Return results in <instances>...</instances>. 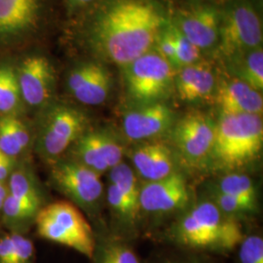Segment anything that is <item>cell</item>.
Returning <instances> with one entry per match:
<instances>
[{"mask_svg": "<svg viewBox=\"0 0 263 263\" xmlns=\"http://www.w3.org/2000/svg\"><path fill=\"white\" fill-rule=\"evenodd\" d=\"M169 23L157 0H104L88 38L98 56L123 67L152 50Z\"/></svg>", "mask_w": 263, "mask_h": 263, "instance_id": "obj_1", "label": "cell"}, {"mask_svg": "<svg viewBox=\"0 0 263 263\" xmlns=\"http://www.w3.org/2000/svg\"><path fill=\"white\" fill-rule=\"evenodd\" d=\"M244 236L240 221L224 215L212 200L190 208L170 233L171 240L179 247L216 254L234 251Z\"/></svg>", "mask_w": 263, "mask_h": 263, "instance_id": "obj_2", "label": "cell"}, {"mask_svg": "<svg viewBox=\"0 0 263 263\" xmlns=\"http://www.w3.org/2000/svg\"><path fill=\"white\" fill-rule=\"evenodd\" d=\"M262 147L261 115L220 114L210 165L228 172L244 169L260 157Z\"/></svg>", "mask_w": 263, "mask_h": 263, "instance_id": "obj_3", "label": "cell"}, {"mask_svg": "<svg viewBox=\"0 0 263 263\" xmlns=\"http://www.w3.org/2000/svg\"><path fill=\"white\" fill-rule=\"evenodd\" d=\"M35 223L41 238L72 249L92 259L97 238L92 226L72 203L56 201L41 208L35 216Z\"/></svg>", "mask_w": 263, "mask_h": 263, "instance_id": "obj_4", "label": "cell"}, {"mask_svg": "<svg viewBox=\"0 0 263 263\" xmlns=\"http://www.w3.org/2000/svg\"><path fill=\"white\" fill-rule=\"evenodd\" d=\"M176 71L154 49L123 66L125 93L132 105L165 102L175 91Z\"/></svg>", "mask_w": 263, "mask_h": 263, "instance_id": "obj_5", "label": "cell"}, {"mask_svg": "<svg viewBox=\"0 0 263 263\" xmlns=\"http://www.w3.org/2000/svg\"><path fill=\"white\" fill-rule=\"evenodd\" d=\"M168 136L179 165L196 170L210 165L216 121L207 113L200 110L185 113L176 120Z\"/></svg>", "mask_w": 263, "mask_h": 263, "instance_id": "obj_6", "label": "cell"}, {"mask_svg": "<svg viewBox=\"0 0 263 263\" xmlns=\"http://www.w3.org/2000/svg\"><path fill=\"white\" fill-rule=\"evenodd\" d=\"M262 25L251 0H230L221 11L219 51L226 60L262 46Z\"/></svg>", "mask_w": 263, "mask_h": 263, "instance_id": "obj_7", "label": "cell"}, {"mask_svg": "<svg viewBox=\"0 0 263 263\" xmlns=\"http://www.w3.org/2000/svg\"><path fill=\"white\" fill-rule=\"evenodd\" d=\"M88 129L89 118L84 112L70 105H55L41 124L36 140L37 151L54 164Z\"/></svg>", "mask_w": 263, "mask_h": 263, "instance_id": "obj_8", "label": "cell"}, {"mask_svg": "<svg viewBox=\"0 0 263 263\" xmlns=\"http://www.w3.org/2000/svg\"><path fill=\"white\" fill-rule=\"evenodd\" d=\"M102 175L76 160H58L51 170V179L56 187L81 207L93 208L104 192Z\"/></svg>", "mask_w": 263, "mask_h": 263, "instance_id": "obj_9", "label": "cell"}, {"mask_svg": "<svg viewBox=\"0 0 263 263\" xmlns=\"http://www.w3.org/2000/svg\"><path fill=\"white\" fill-rule=\"evenodd\" d=\"M72 158L100 175L123 162L124 141L109 129H88L70 147Z\"/></svg>", "mask_w": 263, "mask_h": 263, "instance_id": "obj_10", "label": "cell"}, {"mask_svg": "<svg viewBox=\"0 0 263 263\" xmlns=\"http://www.w3.org/2000/svg\"><path fill=\"white\" fill-rule=\"evenodd\" d=\"M177 119L175 110L165 102L133 106L123 115V137L137 143L160 140L169 134Z\"/></svg>", "mask_w": 263, "mask_h": 263, "instance_id": "obj_11", "label": "cell"}, {"mask_svg": "<svg viewBox=\"0 0 263 263\" xmlns=\"http://www.w3.org/2000/svg\"><path fill=\"white\" fill-rule=\"evenodd\" d=\"M221 11L212 4H192L179 9L171 23L201 51L218 46Z\"/></svg>", "mask_w": 263, "mask_h": 263, "instance_id": "obj_12", "label": "cell"}, {"mask_svg": "<svg viewBox=\"0 0 263 263\" xmlns=\"http://www.w3.org/2000/svg\"><path fill=\"white\" fill-rule=\"evenodd\" d=\"M191 198L184 175L179 171L168 178L141 184L140 212L165 215L187 207Z\"/></svg>", "mask_w": 263, "mask_h": 263, "instance_id": "obj_13", "label": "cell"}, {"mask_svg": "<svg viewBox=\"0 0 263 263\" xmlns=\"http://www.w3.org/2000/svg\"><path fill=\"white\" fill-rule=\"evenodd\" d=\"M133 170L145 182L168 178L179 172V160L169 142L153 140L136 144L131 152Z\"/></svg>", "mask_w": 263, "mask_h": 263, "instance_id": "obj_14", "label": "cell"}, {"mask_svg": "<svg viewBox=\"0 0 263 263\" xmlns=\"http://www.w3.org/2000/svg\"><path fill=\"white\" fill-rule=\"evenodd\" d=\"M113 85L111 72L102 64L86 63L67 77V88L76 100L86 105H100L109 97Z\"/></svg>", "mask_w": 263, "mask_h": 263, "instance_id": "obj_15", "label": "cell"}, {"mask_svg": "<svg viewBox=\"0 0 263 263\" xmlns=\"http://www.w3.org/2000/svg\"><path fill=\"white\" fill-rule=\"evenodd\" d=\"M17 79L21 97L28 105L42 106L51 99L55 85V71L47 58H27L20 66Z\"/></svg>", "mask_w": 263, "mask_h": 263, "instance_id": "obj_16", "label": "cell"}, {"mask_svg": "<svg viewBox=\"0 0 263 263\" xmlns=\"http://www.w3.org/2000/svg\"><path fill=\"white\" fill-rule=\"evenodd\" d=\"M175 92L187 104H199L214 100L217 79L213 66L205 61L177 69Z\"/></svg>", "mask_w": 263, "mask_h": 263, "instance_id": "obj_17", "label": "cell"}, {"mask_svg": "<svg viewBox=\"0 0 263 263\" xmlns=\"http://www.w3.org/2000/svg\"><path fill=\"white\" fill-rule=\"evenodd\" d=\"M220 114H255L263 111L262 95L240 79L226 78L217 81L214 97Z\"/></svg>", "mask_w": 263, "mask_h": 263, "instance_id": "obj_18", "label": "cell"}, {"mask_svg": "<svg viewBox=\"0 0 263 263\" xmlns=\"http://www.w3.org/2000/svg\"><path fill=\"white\" fill-rule=\"evenodd\" d=\"M40 10L41 0H0V40L35 28Z\"/></svg>", "mask_w": 263, "mask_h": 263, "instance_id": "obj_19", "label": "cell"}, {"mask_svg": "<svg viewBox=\"0 0 263 263\" xmlns=\"http://www.w3.org/2000/svg\"><path fill=\"white\" fill-rule=\"evenodd\" d=\"M236 78L261 93L263 89L262 46L254 48L227 60Z\"/></svg>", "mask_w": 263, "mask_h": 263, "instance_id": "obj_20", "label": "cell"}, {"mask_svg": "<svg viewBox=\"0 0 263 263\" xmlns=\"http://www.w3.org/2000/svg\"><path fill=\"white\" fill-rule=\"evenodd\" d=\"M108 179L125 200L132 213L138 216L140 213L139 198L141 184L131 166L121 162L108 172Z\"/></svg>", "mask_w": 263, "mask_h": 263, "instance_id": "obj_21", "label": "cell"}, {"mask_svg": "<svg viewBox=\"0 0 263 263\" xmlns=\"http://www.w3.org/2000/svg\"><path fill=\"white\" fill-rule=\"evenodd\" d=\"M94 263H141L131 245L119 237H106L97 240Z\"/></svg>", "mask_w": 263, "mask_h": 263, "instance_id": "obj_22", "label": "cell"}, {"mask_svg": "<svg viewBox=\"0 0 263 263\" xmlns=\"http://www.w3.org/2000/svg\"><path fill=\"white\" fill-rule=\"evenodd\" d=\"M216 191L236 198L256 210L257 192L253 179L244 174L230 173L219 179Z\"/></svg>", "mask_w": 263, "mask_h": 263, "instance_id": "obj_23", "label": "cell"}, {"mask_svg": "<svg viewBox=\"0 0 263 263\" xmlns=\"http://www.w3.org/2000/svg\"><path fill=\"white\" fill-rule=\"evenodd\" d=\"M8 194L17 200L41 209V199L34 181L24 169L14 170L9 177Z\"/></svg>", "mask_w": 263, "mask_h": 263, "instance_id": "obj_24", "label": "cell"}, {"mask_svg": "<svg viewBox=\"0 0 263 263\" xmlns=\"http://www.w3.org/2000/svg\"><path fill=\"white\" fill-rule=\"evenodd\" d=\"M171 28L176 50L175 68L179 69L180 67L189 66L201 61L202 51L191 43L187 38L184 37L172 24Z\"/></svg>", "mask_w": 263, "mask_h": 263, "instance_id": "obj_25", "label": "cell"}, {"mask_svg": "<svg viewBox=\"0 0 263 263\" xmlns=\"http://www.w3.org/2000/svg\"><path fill=\"white\" fill-rule=\"evenodd\" d=\"M39 210L28 203L17 200L10 194H7L1 209L4 218L9 223H23L31 217H35Z\"/></svg>", "mask_w": 263, "mask_h": 263, "instance_id": "obj_26", "label": "cell"}, {"mask_svg": "<svg viewBox=\"0 0 263 263\" xmlns=\"http://www.w3.org/2000/svg\"><path fill=\"white\" fill-rule=\"evenodd\" d=\"M224 215L230 216L232 218L238 219L240 217H243L247 215H250L254 213V209L250 207L249 205L245 204L244 202L231 197L229 195H226L223 193H220L215 190L213 194V200H212Z\"/></svg>", "mask_w": 263, "mask_h": 263, "instance_id": "obj_27", "label": "cell"}, {"mask_svg": "<svg viewBox=\"0 0 263 263\" xmlns=\"http://www.w3.org/2000/svg\"><path fill=\"white\" fill-rule=\"evenodd\" d=\"M238 247L239 263H263V239L261 236H244Z\"/></svg>", "mask_w": 263, "mask_h": 263, "instance_id": "obj_28", "label": "cell"}, {"mask_svg": "<svg viewBox=\"0 0 263 263\" xmlns=\"http://www.w3.org/2000/svg\"><path fill=\"white\" fill-rule=\"evenodd\" d=\"M21 98L17 73L14 71L0 92V114H11L18 106Z\"/></svg>", "mask_w": 263, "mask_h": 263, "instance_id": "obj_29", "label": "cell"}, {"mask_svg": "<svg viewBox=\"0 0 263 263\" xmlns=\"http://www.w3.org/2000/svg\"><path fill=\"white\" fill-rule=\"evenodd\" d=\"M0 151L12 158H15L23 152L11 131L7 115L0 117Z\"/></svg>", "mask_w": 263, "mask_h": 263, "instance_id": "obj_30", "label": "cell"}, {"mask_svg": "<svg viewBox=\"0 0 263 263\" xmlns=\"http://www.w3.org/2000/svg\"><path fill=\"white\" fill-rule=\"evenodd\" d=\"M153 49L175 68L176 50H175V42H174L173 32H172L170 23L168 26L161 31L159 36L156 39Z\"/></svg>", "mask_w": 263, "mask_h": 263, "instance_id": "obj_31", "label": "cell"}, {"mask_svg": "<svg viewBox=\"0 0 263 263\" xmlns=\"http://www.w3.org/2000/svg\"><path fill=\"white\" fill-rule=\"evenodd\" d=\"M12 235L14 240V254L11 263H30L34 254L32 242L18 233H13Z\"/></svg>", "mask_w": 263, "mask_h": 263, "instance_id": "obj_32", "label": "cell"}, {"mask_svg": "<svg viewBox=\"0 0 263 263\" xmlns=\"http://www.w3.org/2000/svg\"><path fill=\"white\" fill-rule=\"evenodd\" d=\"M7 117H8V122H9L11 131L13 133L20 147L23 151L27 149L28 144H29V141H30L28 128L16 116L9 114V115H7Z\"/></svg>", "mask_w": 263, "mask_h": 263, "instance_id": "obj_33", "label": "cell"}, {"mask_svg": "<svg viewBox=\"0 0 263 263\" xmlns=\"http://www.w3.org/2000/svg\"><path fill=\"white\" fill-rule=\"evenodd\" d=\"M14 254L13 235L3 236L0 239V263H11Z\"/></svg>", "mask_w": 263, "mask_h": 263, "instance_id": "obj_34", "label": "cell"}, {"mask_svg": "<svg viewBox=\"0 0 263 263\" xmlns=\"http://www.w3.org/2000/svg\"><path fill=\"white\" fill-rule=\"evenodd\" d=\"M15 167V160L10 156H4L0 159V181L4 182L9 178L11 174L14 171Z\"/></svg>", "mask_w": 263, "mask_h": 263, "instance_id": "obj_35", "label": "cell"}, {"mask_svg": "<svg viewBox=\"0 0 263 263\" xmlns=\"http://www.w3.org/2000/svg\"><path fill=\"white\" fill-rule=\"evenodd\" d=\"M7 194H8V190L6 189L4 182L0 181V211L2 209L4 200H5V198L7 196Z\"/></svg>", "mask_w": 263, "mask_h": 263, "instance_id": "obj_36", "label": "cell"}, {"mask_svg": "<svg viewBox=\"0 0 263 263\" xmlns=\"http://www.w3.org/2000/svg\"><path fill=\"white\" fill-rule=\"evenodd\" d=\"M70 1L76 5H86L91 2H94L95 0H70Z\"/></svg>", "mask_w": 263, "mask_h": 263, "instance_id": "obj_37", "label": "cell"}, {"mask_svg": "<svg viewBox=\"0 0 263 263\" xmlns=\"http://www.w3.org/2000/svg\"><path fill=\"white\" fill-rule=\"evenodd\" d=\"M161 263H189V262H182V261H177V260H173V259H166L163 260Z\"/></svg>", "mask_w": 263, "mask_h": 263, "instance_id": "obj_38", "label": "cell"}, {"mask_svg": "<svg viewBox=\"0 0 263 263\" xmlns=\"http://www.w3.org/2000/svg\"><path fill=\"white\" fill-rule=\"evenodd\" d=\"M251 1H252V2H253V3H254V4H256V5H258V6H259V5H260V6H261V5H262L263 0H251Z\"/></svg>", "mask_w": 263, "mask_h": 263, "instance_id": "obj_39", "label": "cell"}, {"mask_svg": "<svg viewBox=\"0 0 263 263\" xmlns=\"http://www.w3.org/2000/svg\"><path fill=\"white\" fill-rule=\"evenodd\" d=\"M4 156H6L2 151H0V159H2Z\"/></svg>", "mask_w": 263, "mask_h": 263, "instance_id": "obj_40", "label": "cell"}]
</instances>
